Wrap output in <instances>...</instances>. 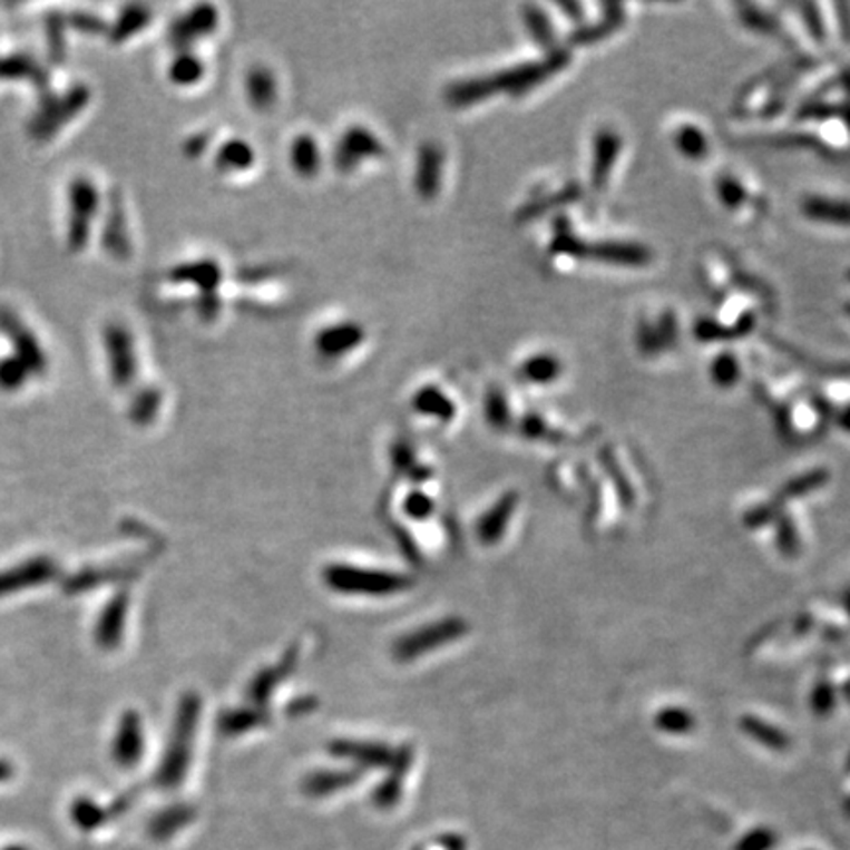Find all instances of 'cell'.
<instances>
[{
  "mask_svg": "<svg viewBox=\"0 0 850 850\" xmlns=\"http://www.w3.org/2000/svg\"><path fill=\"white\" fill-rule=\"evenodd\" d=\"M559 63H561L559 59H549V61H541L536 66H522V68L508 69V71H498L495 76L457 81V84L447 87L446 99L451 107H469V105L482 101L495 91H502V89L512 91V94H522L526 89L536 87L548 74H554V69Z\"/></svg>",
  "mask_w": 850,
  "mask_h": 850,
  "instance_id": "6da1fadb",
  "label": "cell"
},
{
  "mask_svg": "<svg viewBox=\"0 0 850 850\" xmlns=\"http://www.w3.org/2000/svg\"><path fill=\"white\" fill-rule=\"evenodd\" d=\"M387 154L384 143L372 133L371 128L354 125L346 128L335 146V168L343 174H351L361 164L380 160Z\"/></svg>",
  "mask_w": 850,
  "mask_h": 850,
  "instance_id": "7a4b0ae2",
  "label": "cell"
},
{
  "mask_svg": "<svg viewBox=\"0 0 850 850\" xmlns=\"http://www.w3.org/2000/svg\"><path fill=\"white\" fill-rule=\"evenodd\" d=\"M364 339H367V331L361 323L351 320L338 321L333 325L321 329L313 339V345L321 359L338 361L356 351L364 343Z\"/></svg>",
  "mask_w": 850,
  "mask_h": 850,
  "instance_id": "3957f363",
  "label": "cell"
},
{
  "mask_svg": "<svg viewBox=\"0 0 850 850\" xmlns=\"http://www.w3.org/2000/svg\"><path fill=\"white\" fill-rule=\"evenodd\" d=\"M443 164L446 154L438 143L421 144L413 177V187L421 199H433L439 194L443 182Z\"/></svg>",
  "mask_w": 850,
  "mask_h": 850,
  "instance_id": "277c9868",
  "label": "cell"
},
{
  "mask_svg": "<svg viewBox=\"0 0 850 850\" xmlns=\"http://www.w3.org/2000/svg\"><path fill=\"white\" fill-rule=\"evenodd\" d=\"M107 351H109L113 377L120 387H128L136 372L135 349L128 331L120 325H110L107 329Z\"/></svg>",
  "mask_w": 850,
  "mask_h": 850,
  "instance_id": "5b68a950",
  "label": "cell"
},
{
  "mask_svg": "<svg viewBox=\"0 0 850 850\" xmlns=\"http://www.w3.org/2000/svg\"><path fill=\"white\" fill-rule=\"evenodd\" d=\"M217 26H219L217 9L213 4H199L174 26L172 35L176 38L177 43H182L184 48H189L197 40L213 35Z\"/></svg>",
  "mask_w": 850,
  "mask_h": 850,
  "instance_id": "8992f818",
  "label": "cell"
},
{
  "mask_svg": "<svg viewBox=\"0 0 850 850\" xmlns=\"http://www.w3.org/2000/svg\"><path fill=\"white\" fill-rule=\"evenodd\" d=\"M246 101L256 110H270L279 101V81L272 69L253 66L245 76Z\"/></svg>",
  "mask_w": 850,
  "mask_h": 850,
  "instance_id": "52a82bcc",
  "label": "cell"
},
{
  "mask_svg": "<svg viewBox=\"0 0 850 850\" xmlns=\"http://www.w3.org/2000/svg\"><path fill=\"white\" fill-rule=\"evenodd\" d=\"M172 280L192 284L202 292V295L217 294V287L223 280V268L213 258H202V261L187 262L177 266L172 272Z\"/></svg>",
  "mask_w": 850,
  "mask_h": 850,
  "instance_id": "ba28073f",
  "label": "cell"
},
{
  "mask_svg": "<svg viewBox=\"0 0 850 850\" xmlns=\"http://www.w3.org/2000/svg\"><path fill=\"white\" fill-rule=\"evenodd\" d=\"M321 164H323V154H321L320 143L307 133L295 136L290 146V166L294 169L295 176L312 179L320 174Z\"/></svg>",
  "mask_w": 850,
  "mask_h": 850,
  "instance_id": "9c48e42d",
  "label": "cell"
},
{
  "mask_svg": "<svg viewBox=\"0 0 850 850\" xmlns=\"http://www.w3.org/2000/svg\"><path fill=\"white\" fill-rule=\"evenodd\" d=\"M254 162L256 152L243 138L225 140L215 154V168L219 169L221 174H241L253 168Z\"/></svg>",
  "mask_w": 850,
  "mask_h": 850,
  "instance_id": "30bf717a",
  "label": "cell"
},
{
  "mask_svg": "<svg viewBox=\"0 0 850 850\" xmlns=\"http://www.w3.org/2000/svg\"><path fill=\"white\" fill-rule=\"evenodd\" d=\"M416 412L436 420H451L455 416V406L451 398L447 397L441 388L428 384L416 392L412 400Z\"/></svg>",
  "mask_w": 850,
  "mask_h": 850,
  "instance_id": "8fae6325",
  "label": "cell"
},
{
  "mask_svg": "<svg viewBox=\"0 0 850 850\" xmlns=\"http://www.w3.org/2000/svg\"><path fill=\"white\" fill-rule=\"evenodd\" d=\"M561 372V362L556 354L536 353L528 356L520 367V377L530 384H551Z\"/></svg>",
  "mask_w": 850,
  "mask_h": 850,
  "instance_id": "7c38bea8",
  "label": "cell"
},
{
  "mask_svg": "<svg viewBox=\"0 0 850 850\" xmlns=\"http://www.w3.org/2000/svg\"><path fill=\"white\" fill-rule=\"evenodd\" d=\"M192 819H194V811L186 805L166 809V811H162L160 815L152 819L150 834L156 841H168L187 823H192Z\"/></svg>",
  "mask_w": 850,
  "mask_h": 850,
  "instance_id": "4fadbf2b",
  "label": "cell"
},
{
  "mask_svg": "<svg viewBox=\"0 0 850 850\" xmlns=\"http://www.w3.org/2000/svg\"><path fill=\"white\" fill-rule=\"evenodd\" d=\"M205 76V63L194 51L184 50L169 66V81L179 87H194Z\"/></svg>",
  "mask_w": 850,
  "mask_h": 850,
  "instance_id": "5bb4252c",
  "label": "cell"
},
{
  "mask_svg": "<svg viewBox=\"0 0 850 850\" xmlns=\"http://www.w3.org/2000/svg\"><path fill=\"white\" fill-rule=\"evenodd\" d=\"M353 780L354 778H351L349 774L313 775V778H310L307 783H305V792L313 795V798H315V795L321 798V795H329V793H335L339 792V790H343V788L353 782Z\"/></svg>",
  "mask_w": 850,
  "mask_h": 850,
  "instance_id": "9a60e30c",
  "label": "cell"
},
{
  "mask_svg": "<svg viewBox=\"0 0 850 850\" xmlns=\"http://www.w3.org/2000/svg\"><path fill=\"white\" fill-rule=\"evenodd\" d=\"M71 817H74L76 825L81 827L85 831H91L105 821L102 809L95 805L94 801L87 800L76 801V805L71 809Z\"/></svg>",
  "mask_w": 850,
  "mask_h": 850,
  "instance_id": "2e32d148",
  "label": "cell"
},
{
  "mask_svg": "<svg viewBox=\"0 0 850 850\" xmlns=\"http://www.w3.org/2000/svg\"><path fill=\"white\" fill-rule=\"evenodd\" d=\"M744 731L752 734L758 741L772 746V749H783L785 746V736L778 729L768 726V724L756 721V719H746L744 721Z\"/></svg>",
  "mask_w": 850,
  "mask_h": 850,
  "instance_id": "e0dca14e",
  "label": "cell"
},
{
  "mask_svg": "<svg viewBox=\"0 0 850 850\" xmlns=\"http://www.w3.org/2000/svg\"><path fill=\"white\" fill-rule=\"evenodd\" d=\"M691 721L693 719H691L690 713H685L682 709H667L656 716L657 729L672 734L687 733L691 729Z\"/></svg>",
  "mask_w": 850,
  "mask_h": 850,
  "instance_id": "ac0fdd59",
  "label": "cell"
},
{
  "mask_svg": "<svg viewBox=\"0 0 850 850\" xmlns=\"http://www.w3.org/2000/svg\"><path fill=\"white\" fill-rule=\"evenodd\" d=\"M485 412L495 426H502L510 418L508 412V402H506L505 394L500 390H489L487 392V400H485Z\"/></svg>",
  "mask_w": 850,
  "mask_h": 850,
  "instance_id": "d6986e66",
  "label": "cell"
},
{
  "mask_svg": "<svg viewBox=\"0 0 850 850\" xmlns=\"http://www.w3.org/2000/svg\"><path fill=\"white\" fill-rule=\"evenodd\" d=\"M675 140H680V143H677L680 144V148H682L685 154H690V156H700L701 152L707 148L705 136L701 133V128L695 127V125L682 130L680 136H675Z\"/></svg>",
  "mask_w": 850,
  "mask_h": 850,
  "instance_id": "ffe728a7",
  "label": "cell"
},
{
  "mask_svg": "<svg viewBox=\"0 0 850 850\" xmlns=\"http://www.w3.org/2000/svg\"><path fill=\"white\" fill-rule=\"evenodd\" d=\"M736 361H734L731 354H724L721 359H716L715 367H713V377L721 387H731L733 382H736Z\"/></svg>",
  "mask_w": 850,
  "mask_h": 850,
  "instance_id": "44dd1931",
  "label": "cell"
},
{
  "mask_svg": "<svg viewBox=\"0 0 850 850\" xmlns=\"http://www.w3.org/2000/svg\"><path fill=\"white\" fill-rule=\"evenodd\" d=\"M25 382V367L20 364V361L0 362V387L14 388L20 387Z\"/></svg>",
  "mask_w": 850,
  "mask_h": 850,
  "instance_id": "7402d4cb",
  "label": "cell"
},
{
  "mask_svg": "<svg viewBox=\"0 0 850 850\" xmlns=\"http://www.w3.org/2000/svg\"><path fill=\"white\" fill-rule=\"evenodd\" d=\"M526 22H528V28H530L534 38L539 40V42H548L549 38H551V35L548 32V20H546V14H541V10L531 9L530 14H526Z\"/></svg>",
  "mask_w": 850,
  "mask_h": 850,
  "instance_id": "603a6c76",
  "label": "cell"
},
{
  "mask_svg": "<svg viewBox=\"0 0 850 850\" xmlns=\"http://www.w3.org/2000/svg\"><path fill=\"white\" fill-rule=\"evenodd\" d=\"M127 17V20L118 26V32L123 36L133 35V30L146 25L148 22V10L135 7V9L128 10Z\"/></svg>",
  "mask_w": 850,
  "mask_h": 850,
  "instance_id": "cb8c5ba5",
  "label": "cell"
},
{
  "mask_svg": "<svg viewBox=\"0 0 850 850\" xmlns=\"http://www.w3.org/2000/svg\"><path fill=\"white\" fill-rule=\"evenodd\" d=\"M505 506H498L497 510H495V518L497 520H490V522H487V528H485V538H497L498 528L502 526V524H506V518H508V514H510V510H512V505L510 502H502Z\"/></svg>",
  "mask_w": 850,
  "mask_h": 850,
  "instance_id": "d4e9b609",
  "label": "cell"
},
{
  "mask_svg": "<svg viewBox=\"0 0 850 850\" xmlns=\"http://www.w3.org/2000/svg\"><path fill=\"white\" fill-rule=\"evenodd\" d=\"M439 844L446 850H465V841L457 834H447L443 839H439Z\"/></svg>",
  "mask_w": 850,
  "mask_h": 850,
  "instance_id": "484cf974",
  "label": "cell"
},
{
  "mask_svg": "<svg viewBox=\"0 0 850 850\" xmlns=\"http://www.w3.org/2000/svg\"><path fill=\"white\" fill-rule=\"evenodd\" d=\"M9 775V770L0 764V780H4Z\"/></svg>",
  "mask_w": 850,
  "mask_h": 850,
  "instance_id": "4316f807",
  "label": "cell"
},
{
  "mask_svg": "<svg viewBox=\"0 0 850 850\" xmlns=\"http://www.w3.org/2000/svg\"><path fill=\"white\" fill-rule=\"evenodd\" d=\"M4 850H28V849H25V847H7V849Z\"/></svg>",
  "mask_w": 850,
  "mask_h": 850,
  "instance_id": "83f0119b",
  "label": "cell"
}]
</instances>
